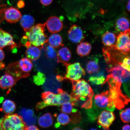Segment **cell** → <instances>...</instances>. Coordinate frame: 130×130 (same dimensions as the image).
<instances>
[{"label": "cell", "mask_w": 130, "mask_h": 130, "mask_svg": "<svg viewBox=\"0 0 130 130\" xmlns=\"http://www.w3.org/2000/svg\"><path fill=\"white\" fill-rule=\"evenodd\" d=\"M27 125L17 114H6L0 119V130H25Z\"/></svg>", "instance_id": "277c9868"}, {"label": "cell", "mask_w": 130, "mask_h": 130, "mask_svg": "<svg viewBox=\"0 0 130 130\" xmlns=\"http://www.w3.org/2000/svg\"><path fill=\"white\" fill-rule=\"evenodd\" d=\"M72 92L70 95L75 105L83 103L81 107L91 108L92 105V99L94 93L90 86L84 79L72 81Z\"/></svg>", "instance_id": "6da1fadb"}, {"label": "cell", "mask_w": 130, "mask_h": 130, "mask_svg": "<svg viewBox=\"0 0 130 130\" xmlns=\"http://www.w3.org/2000/svg\"><path fill=\"white\" fill-rule=\"evenodd\" d=\"M7 0H0V23L4 19L5 10L7 8Z\"/></svg>", "instance_id": "e575fe53"}, {"label": "cell", "mask_w": 130, "mask_h": 130, "mask_svg": "<svg viewBox=\"0 0 130 130\" xmlns=\"http://www.w3.org/2000/svg\"><path fill=\"white\" fill-rule=\"evenodd\" d=\"M33 81L35 84L38 86L43 85L45 82L46 77L44 74L40 72H38L33 78Z\"/></svg>", "instance_id": "1f68e13d"}, {"label": "cell", "mask_w": 130, "mask_h": 130, "mask_svg": "<svg viewBox=\"0 0 130 130\" xmlns=\"http://www.w3.org/2000/svg\"><path fill=\"white\" fill-rule=\"evenodd\" d=\"M53 0H40L41 4L45 6H47L51 4Z\"/></svg>", "instance_id": "8d00e7d4"}, {"label": "cell", "mask_w": 130, "mask_h": 130, "mask_svg": "<svg viewBox=\"0 0 130 130\" xmlns=\"http://www.w3.org/2000/svg\"><path fill=\"white\" fill-rule=\"evenodd\" d=\"M5 19L10 23H15L18 22L22 17V14L18 9L13 7L7 8L4 13Z\"/></svg>", "instance_id": "9a60e30c"}, {"label": "cell", "mask_w": 130, "mask_h": 130, "mask_svg": "<svg viewBox=\"0 0 130 130\" xmlns=\"http://www.w3.org/2000/svg\"><path fill=\"white\" fill-rule=\"evenodd\" d=\"M115 27L117 31L120 32H124L129 30V20L126 17L120 18L116 21Z\"/></svg>", "instance_id": "ffe728a7"}, {"label": "cell", "mask_w": 130, "mask_h": 130, "mask_svg": "<svg viewBox=\"0 0 130 130\" xmlns=\"http://www.w3.org/2000/svg\"><path fill=\"white\" fill-rule=\"evenodd\" d=\"M130 30L120 32L117 37L115 48L124 55H127L130 51Z\"/></svg>", "instance_id": "9c48e42d"}, {"label": "cell", "mask_w": 130, "mask_h": 130, "mask_svg": "<svg viewBox=\"0 0 130 130\" xmlns=\"http://www.w3.org/2000/svg\"><path fill=\"white\" fill-rule=\"evenodd\" d=\"M44 51L45 56L48 59H54L56 57L57 53L55 48L47 43L45 44Z\"/></svg>", "instance_id": "4dcf8cb0"}, {"label": "cell", "mask_w": 130, "mask_h": 130, "mask_svg": "<svg viewBox=\"0 0 130 130\" xmlns=\"http://www.w3.org/2000/svg\"><path fill=\"white\" fill-rule=\"evenodd\" d=\"M75 104L70 102H65L61 106V111L62 112L70 114L72 113H75L77 111V110L73 108Z\"/></svg>", "instance_id": "f546056e"}, {"label": "cell", "mask_w": 130, "mask_h": 130, "mask_svg": "<svg viewBox=\"0 0 130 130\" xmlns=\"http://www.w3.org/2000/svg\"><path fill=\"white\" fill-rule=\"evenodd\" d=\"M0 77V88L4 89L11 88L17 82L12 76L6 74Z\"/></svg>", "instance_id": "2e32d148"}, {"label": "cell", "mask_w": 130, "mask_h": 130, "mask_svg": "<svg viewBox=\"0 0 130 130\" xmlns=\"http://www.w3.org/2000/svg\"><path fill=\"white\" fill-rule=\"evenodd\" d=\"M109 85V96L114 103L115 107L118 109H121L127 104L129 102V98L122 93L121 90V86L108 83Z\"/></svg>", "instance_id": "5b68a950"}, {"label": "cell", "mask_w": 130, "mask_h": 130, "mask_svg": "<svg viewBox=\"0 0 130 130\" xmlns=\"http://www.w3.org/2000/svg\"><path fill=\"white\" fill-rule=\"evenodd\" d=\"M47 43L54 48H59L62 45V39L60 35L54 33L48 37Z\"/></svg>", "instance_id": "d4e9b609"}, {"label": "cell", "mask_w": 130, "mask_h": 130, "mask_svg": "<svg viewBox=\"0 0 130 130\" xmlns=\"http://www.w3.org/2000/svg\"><path fill=\"white\" fill-rule=\"evenodd\" d=\"M5 73L9 74L13 77L17 81L22 78L28 77L30 74L22 72L19 68L17 62L11 63L6 67Z\"/></svg>", "instance_id": "4fadbf2b"}, {"label": "cell", "mask_w": 130, "mask_h": 130, "mask_svg": "<svg viewBox=\"0 0 130 130\" xmlns=\"http://www.w3.org/2000/svg\"><path fill=\"white\" fill-rule=\"evenodd\" d=\"M130 0H129L127 4V5L126 6L127 9V10L129 11V12H130Z\"/></svg>", "instance_id": "ee69618b"}, {"label": "cell", "mask_w": 130, "mask_h": 130, "mask_svg": "<svg viewBox=\"0 0 130 130\" xmlns=\"http://www.w3.org/2000/svg\"><path fill=\"white\" fill-rule=\"evenodd\" d=\"M57 120V123L55 125L57 128L59 127L60 125H66L69 124L71 121L69 116L67 114L63 113L58 115Z\"/></svg>", "instance_id": "f1b7e54d"}, {"label": "cell", "mask_w": 130, "mask_h": 130, "mask_svg": "<svg viewBox=\"0 0 130 130\" xmlns=\"http://www.w3.org/2000/svg\"><path fill=\"white\" fill-rule=\"evenodd\" d=\"M115 119V114L112 112L105 110L102 111L99 115L97 122L105 129L108 130Z\"/></svg>", "instance_id": "30bf717a"}, {"label": "cell", "mask_w": 130, "mask_h": 130, "mask_svg": "<svg viewBox=\"0 0 130 130\" xmlns=\"http://www.w3.org/2000/svg\"><path fill=\"white\" fill-rule=\"evenodd\" d=\"M116 39V35L113 32H106L102 36V43L105 46L108 47L114 45Z\"/></svg>", "instance_id": "44dd1931"}, {"label": "cell", "mask_w": 130, "mask_h": 130, "mask_svg": "<svg viewBox=\"0 0 130 130\" xmlns=\"http://www.w3.org/2000/svg\"><path fill=\"white\" fill-rule=\"evenodd\" d=\"M86 70L87 72L90 74L98 72L100 70L98 60L93 59L88 62L86 66Z\"/></svg>", "instance_id": "4316f807"}, {"label": "cell", "mask_w": 130, "mask_h": 130, "mask_svg": "<svg viewBox=\"0 0 130 130\" xmlns=\"http://www.w3.org/2000/svg\"><path fill=\"white\" fill-rule=\"evenodd\" d=\"M105 80V78L104 76H91L89 78V81L91 83L95 85H99L103 84Z\"/></svg>", "instance_id": "d6a6232c"}, {"label": "cell", "mask_w": 130, "mask_h": 130, "mask_svg": "<svg viewBox=\"0 0 130 130\" xmlns=\"http://www.w3.org/2000/svg\"><path fill=\"white\" fill-rule=\"evenodd\" d=\"M25 130H38L39 129L37 126L35 125H31L28 127L27 126Z\"/></svg>", "instance_id": "f35d334b"}, {"label": "cell", "mask_w": 130, "mask_h": 130, "mask_svg": "<svg viewBox=\"0 0 130 130\" xmlns=\"http://www.w3.org/2000/svg\"><path fill=\"white\" fill-rule=\"evenodd\" d=\"M3 111L6 114H12L15 111L16 105L12 101L6 100L3 102L2 106Z\"/></svg>", "instance_id": "484cf974"}, {"label": "cell", "mask_w": 130, "mask_h": 130, "mask_svg": "<svg viewBox=\"0 0 130 130\" xmlns=\"http://www.w3.org/2000/svg\"><path fill=\"white\" fill-rule=\"evenodd\" d=\"M45 24L49 32L51 33L59 32L63 28L62 22L56 16H52L49 18Z\"/></svg>", "instance_id": "7c38bea8"}, {"label": "cell", "mask_w": 130, "mask_h": 130, "mask_svg": "<svg viewBox=\"0 0 130 130\" xmlns=\"http://www.w3.org/2000/svg\"><path fill=\"white\" fill-rule=\"evenodd\" d=\"M22 118H24V121L29 124H34L36 121L35 118L34 117V112L31 110L23 109L21 112Z\"/></svg>", "instance_id": "83f0119b"}, {"label": "cell", "mask_w": 130, "mask_h": 130, "mask_svg": "<svg viewBox=\"0 0 130 130\" xmlns=\"http://www.w3.org/2000/svg\"><path fill=\"white\" fill-rule=\"evenodd\" d=\"M94 103L96 107L100 109L112 112L116 108L113 102L110 98L109 91L96 95Z\"/></svg>", "instance_id": "52a82bcc"}, {"label": "cell", "mask_w": 130, "mask_h": 130, "mask_svg": "<svg viewBox=\"0 0 130 130\" xmlns=\"http://www.w3.org/2000/svg\"><path fill=\"white\" fill-rule=\"evenodd\" d=\"M56 78L58 81H60V82H61L63 80V77L60 76H57L56 77Z\"/></svg>", "instance_id": "7bdbcfd3"}, {"label": "cell", "mask_w": 130, "mask_h": 130, "mask_svg": "<svg viewBox=\"0 0 130 130\" xmlns=\"http://www.w3.org/2000/svg\"><path fill=\"white\" fill-rule=\"evenodd\" d=\"M27 48L26 55L29 59L35 61L39 58L41 54L40 48L32 45Z\"/></svg>", "instance_id": "ac0fdd59"}, {"label": "cell", "mask_w": 130, "mask_h": 130, "mask_svg": "<svg viewBox=\"0 0 130 130\" xmlns=\"http://www.w3.org/2000/svg\"><path fill=\"white\" fill-rule=\"evenodd\" d=\"M5 67V64L2 61L0 62V70L4 69Z\"/></svg>", "instance_id": "b9f144b4"}, {"label": "cell", "mask_w": 130, "mask_h": 130, "mask_svg": "<svg viewBox=\"0 0 130 130\" xmlns=\"http://www.w3.org/2000/svg\"><path fill=\"white\" fill-rule=\"evenodd\" d=\"M68 33L69 40L74 43H80L84 40L85 37L82 29L76 25H73L68 31Z\"/></svg>", "instance_id": "8fae6325"}, {"label": "cell", "mask_w": 130, "mask_h": 130, "mask_svg": "<svg viewBox=\"0 0 130 130\" xmlns=\"http://www.w3.org/2000/svg\"><path fill=\"white\" fill-rule=\"evenodd\" d=\"M108 68L107 71L109 74L107 77L111 78L118 83L122 84L129 82L130 79V71L121 67L119 64Z\"/></svg>", "instance_id": "8992f818"}, {"label": "cell", "mask_w": 130, "mask_h": 130, "mask_svg": "<svg viewBox=\"0 0 130 130\" xmlns=\"http://www.w3.org/2000/svg\"><path fill=\"white\" fill-rule=\"evenodd\" d=\"M130 58L129 56H126L123 58L121 62L118 63L121 67L123 69L130 71Z\"/></svg>", "instance_id": "d590c367"}, {"label": "cell", "mask_w": 130, "mask_h": 130, "mask_svg": "<svg viewBox=\"0 0 130 130\" xmlns=\"http://www.w3.org/2000/svg\"><path fill=\"white\" fill-rule=\"evenodd\" d=\"M39 125L43 128H47L51 126L53 123V119L51 114L47 113L42 115L38 120Z\"/></svg>", "instance_id": "603a6c76"}, {"label": "cell", "mask_w": 130, "mask_h": 130, "mask_svg": "<svg viewBox=\"0 0 130 130\" xmlns=\"http://www.w3.org/2000/svg\"><path fill=\"white\" fill-rule=\"evenodd\" d=\"M91 48L90 43L87 42H82L77 45L76 51L79 56L84 57L87 56L89 54Z\"/></svg>", "instance_id": "cb8c5ba5"}, {"label": "cell", "mask_w": 130, "mask_h": 130, "mask_svg": "<svg viewBox=\"0 0 130 130\" xmlns=\"http://www.w3.org/2000/svg\"><path fill=\"white\" fill-rule=\"evenodd\" d=\"M25 3L22 1H19L18 3L17 6L19 8H22L24 7Z\"/></svg>", "instance_id": "ab89813d"}, {"label": "cell", "mask_w": 130, "mask_h": 130, "mask_svg": "<svg viewBox=\"0 0 130 130\" xmlns=\"http://www.w3.org/2000/svg\"><path fill=\"white\" fill-rule=\"evenodd\" d=\"M18 63L21 70L25 74H29L33 67L31 61L27 58H22L18 62Z\"/></svg>", "instance_id": "7402d4cb"}, {"label": "cell", "mask_w": 130, "mask_h": 130, "mask_svg": "<svg viewBox=\"0 0 130 130\" xmlns=\"http://www.w3.org/2000/svg\"><path fill=\"white\" fill-rule=\"evenodd\" d=\"M64 65L66 66V74L63 77L64 79H69L72 82L79 80L83 75H85V70L79 63L73 64L67 63Z\"/></svg>", "instance_id": "ba28073f"}, {"label": "cell", "mask_w": 130, "mask_h": 130, "mask_svg": "<svg viewBox=\"0 0 130 130\" xmlns=\"http://www.w3.org/2000/svg\"><path fill=\"white\" fill-rule=\"evenodd\" d=\"M5 58V54L2 48H0V62L2 61Z\"/></svg>", "instance_id": "74e56055"}, {"label": "cell", "mask_w": 130, "mask_h": 130, "mask_svg": "<svg viewBox=\"0 0 130 130\" xmlns=\"http://www.w3.org/2000/svg\"><path fill=\"white\" fill-rule=\"evenodd\" d=\"M58 62L65 64L67 63L71 59V53L70 50L66 47L60 49L57 53Z\"/></svg>", "instance_id": "e0dca14e"}, {"label": "cell", "mask_w": 130, "mask_h": 130, "mask_svg": "<svg viewBox=\"0 0 130 130\" xmlns=\"http://www.w3.org/2000/svg\"><path fill=\"white\" fill-rule=\"evenodd\" d=\"M21 26L24 31L26 32L33 26L35 20L34 18L30 15H24L20 19Z\"/></svg>", "instance_id": "d6986e66"}, {"label": "cell", "mask_w": 130, "mask_h": 130, "mask_svg": "<svg viewBox=\"0 0 130 130\" xmlns=\"http://www.w3.org/2000/svg\"><path fill=\"white\" fill-rule=\"evenodd\" d=\"M57 94L50 92H46L42 94L43 101L37 104V110L43 109L49 106H59L65 102H70L73 103V99L70 95L62 89H58Z\"/></svg>", "instance_id": "7a4b0ae2"}, {"label": "cell", "mask_w": 130, "mask_h": 130, "mask_svg": "<svg viewBox=\"0 0 130 130\" xmlns=\"http://www.w3.org/2000/svg\"><path fill=\"white\" fill-rule=\"evenodd\" d=\"M73 130H82L79 127H74L72 129Z\"/></svg>", "instance_id": "f6af8a7d"}, {"label": "cell", "mask_w": 130, "mask_h": 130, "mask_svg": "<svg viewBox=\"0 0 130 130\" xmlns=\"http://www.w3.org/2000/svg\"><path fill=\"white\" fill-rule=\"evenodd\" d=\"M45 23L36 24L26 32V36L31 44L42 48L47 43L48 37L45 32Z\"/></svg>", "instance_id": "3957f363"}, {"label": "cell", "mask_w": 130, "mask_h": 130, "mask_svg": "<svg viewBox=\"0 0 130 130\" xmlns=\"http://www.w3.org/2000/svg\"><path fill=\"white\" fill-rule=\"evenodd\" d=\"M130 129V126L129 125H126L123 126L122 128V130H129Z\"/></svg>", "instance_id": "60d3db41"}, {"label": "cell", "mask_w": 130, "mask_h": 130, "mask_svg": "<svg viewBox=\"0 0 130 130\" xmlns=\"http://www.w3.org/2000/svg\"><path fill=\"white\" fill-rule=\"evenodd\" d=\"M18 46L14 42L12 36L0 27V48H2L9 46L12 50Z\"/></svg>", "instance_id": "5bb4252c"}, {"label": "cell", "mask_w": 130, "mask_h": 130, "mask_svg": "<svg viewBox=\"0 0 130 130\" xmlns=\"http://www.w3.org/2000/svg\"><path fill=\"white\" fill-rule=\"evenodd\" d=\"M130 108L123 110L120 113V117L122 121L124 123L130 122Z\"/></svg>", "instance_id": "836d02e7"}]
</instances>
